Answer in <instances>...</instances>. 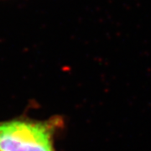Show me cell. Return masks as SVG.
Masks as SVG:
<instances>
[{
    "instance_id": "cell-1",
    "label": "cell",
    "mask_w": 151,
    "mask_h": 151,
    "mask_svg": "<svg viewBox=\"0 0 151 151\" xmlns=\"http://www.w3.org/2000/svg\"><path fill=\"white\" fill-rule=\"evenodd\" d=\"M62 124L59 118L0 122V151H55V134Z\"/></svg>"
}]
</instances>
